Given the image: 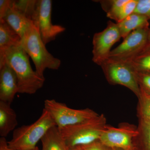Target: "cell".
I'll return each instance as SVG.
<instances>
[{
	"mask_svg": "<svg viewBox=\"0 0 150 150\" xmlns=\"http://www.w3.org/2000/svg\"><path fill=\"white\" fill-rule=\"evenodd\" d=\"M117 24L121 38H123L136 30L149 25V20L146 18L134 13Z\"/></svg>",
	"mask_w": 150,
	"mask_h": 150,
	"instance_id": "cell-16",
	"label": "cell"
},
{
	"mask_svg": "<svg viewBox=\"0 0 150 150\" xmlns=\"http://www.w3.org/2000/svg\"><path fill=\"white\" fill-rule=\"evenodd\" d=\"M18 91L15 73L7 64L4 63L0 66V101L11 104Z\"/></svg>",
	"mask_w": 150,
	"mask_h": 150,
	"instance_id": "cell-11",
	"label": "cell"
},
{
	"mask_svg": "<svg viewBox=\"0 0 150 150\" xmlns=\"http://www.w3.org/2000/svg\"><path fill=\"white\" fill-rule=\"evenodd\" d=\"M56 126L51 115L43 109L39 118L34 123L15 129L9 146L16 150H26L36 147L50 128Z\"/></svg>",
	"mask_w": 150,
	"mask_h": 150,
	"instance_id": "cell-3",
	"label": "cell"
},
{
	"mask_svg": "<svg viewBox=\"0 0 150 150\" xmlns=\"http://www.w3.org/2000/svg\"><path fill=\"white\" fill-rule=\"evenodd\" d=\"M128 0H104L99 1L103 9L107 14L110 13L126 4Z\"/></svg>",
	"mask_w": 150,
	"mask_h": 150,
	"instance_id": "cell-22",
	"label": "cell"
},
{
	"mask_svg": "<svg viewBox=\"0 0 150 150\" xmlns=\"http://www.w3.org/2000/svg\"><path fill=\"white\" fill-rule=\"evenodd\" d=\"M81 146L83 150H112V148L105 145L100 140Z\"/></svg>",
	"mask_w": 150,
	"mask_h": 150,
	"instance_id": "cell-25",
	"label": "cell"
},
{
	"mask_svg": "<svg viewBox=\"0 0 150 150\" xmlns=\"http://www.w3.org/2000/svg\"><path fill=\"white\" fill-rule=\"evenodd\" d=\"M29 57L20 45L10 48L0 61V66L6 63L15 73L18 93L33 94L43 86L45 82V78L40 76L33 70Z\"/></svg>",
	"mask_w": 150,
	"mask_h": 150,
	"instance_id": "cell-1",
	"label": "cell"
},
{
	"mask_svg": "<svg viewBox=\"0 0 150 150\" xmlns=\"http://www.w3.org/2000/svg\"><path fill=\"white\" fill-rule=\"evenodd\" d=\"M13 2V0H0V19L4 18L12 6Z\"/></svg>",
	"mask_w": 150,
	"mask_h": 150,
	"instance_id": "cell-26",
	"label": "cell"
},
{
	"mask_svg": "<svg viewBox=\"0 0 150 150\" xmlns=\"http://www.w3.org/2000/svg\"><path fill=\"white\" fill-rule=\"evenodd\" d=\"M147 92L148 93H149V94L150 95V92Z\"/></svg>",
	"mask_w": 150,
	"mask_h": 150,
	"instance_id": "cell-32",
	"label": "cell"
},
{
	"mask_svg": "<svg viewBox=\"0 0 150 150\" xmlns=\"http://www.w3.org/2000/svg\"><path fill=\"white\" fill-rule=\"evenodd\" d=\"M51 115L59 129L71 126L90 120L99 114L90 108L75 109L55 99H46L44 108Z\"/></svg>",
	"mask_w": 150,
	"mask_h": 150,
	"instance_id": "cell-5",
	"label": "cell"
},
{
	"mask_svg": "<svg viewBox=\"0 0 150 150\" xmlns=\"http://www.w3.org/2000/svg\"><path fill=\"white\" fill-rule=\"evenodd\" d=\"M2 19L21 38L32 23L31 20L16 9L13 5Z\"/></svg>",
	"mask_w": 150,
	"mask_h": 150,
	"instance_id": "cell-14",
	"label": "cell"
},
{
	"mask_svg": "<svg viewBox=\"0 0 150 150\" xmlns=\"http://www.w3.org/2000/svg\"><path fill=\"white\" fill-rule=\"evenodd\" d=\"M37 3L38 0H17L13 1V6L16 9L31 21L36 10Z\"/></svg>",
	"mask_w": 150,
	"mask_h": 150,
	"instance_id": "cell-21",
	"label": "cell"
},
{
	"mask_svg": "<svg viewBox=\"0 0 150 150\" xmlns=\"http://www.w3.org/2000/svg\"><path fill=\"white\" fill-rule=\"evenodd\" d=\"M0 150H16L10 147L6 138L1 137L0 139Z\"/></svg>",
	"mask_w": 150,
	"mask_h": 150,
	"instance_id": "cell-27",
	"label": "cell"
},
{
	"mask_svg": "<svg viewBox=\"0 0 150 150\" xmlns=\"http://www.w3.org/2000/svg\"><path fill=\"white\" fill-rule=\"evenodd\" d=\"M106 126V118L101 114L88 121L59 129L67 146L73 147L100 140Z\"/></svg>",
	"mask_w": 150,
	"mask_h": 150,
	"instance_id": "cell-4",
	"label": "cell"
},
{
	"mask_svg": "<svg viewBox=\"0 0 150 150\" xmlns=\"http://www.w3.org/2000/svg\"><path fill=\"white\" fill-rule=\"evenodd\" d=\"M138 135L136 139L138 150H150V122L138 118Z\"/></svg>",
	"mask_w": 150,
	"mask_h": 150,
	"instance_id": "cell-18",
	"label": "cell"
},
{
	"mask_svg": "<svg viewBox=\"0 0 150 150\" xmlns=\"http://www.w3.org/2000/svg\"><path fill=\"white\" fill-rule=\"evenodd\" d=\"M112 150H123L121 149H118V148H112Z\"/></svg>",
	"mask_w": 150,
	"mask_h": 150,
	"instance_id": "cell-31",
	"label": "cell"
},
{
	"mask_svg": "<svg viewBox=\"0 0 150 150\" xmlns=\"http://www.w3.org/2000/svg\"><path fill=\"white\" fill-rule=\"evenodd\" d=\"M148 40H149V43L150 45V27L149 29V35H148Z\"/></svg>",
	"mask_w": 150,
	"mask_h": 150,
	"instance_id": "cell-29",
	"label": "cell"
},
{
	"mask_svg": "<svg viewBox=\"0 0 150 150\" xmlns=\"http://www.w3.org/2000/svg\"><path fill=\"white\" fill-rule=\"evenodd\" d=\"M68 150H83L81 146H75L73 147H68Z\"/></svg>",
	"mask_w": 150,
	"mask_h": 150,
	"instance_id": "cell-28",
	"label": "cell"
},
{
	"mask_svg": "<svg viewBox=\"0 0 150 150\" xmlns=\"http://www.w3.org/2000/svg\"><path fill=\"white\" fill-rule=\"evenodd\" d=\"M121 38L117 23L108 21L107 27L101 32L95 33L93 38L92 61L101 66L109 59L111 48Z\"/></svg>",
	"mask_w": 150,
	"mask_h": 150,
	"instance_id": "cell-10",
	"label": "cell"
},
{
	"mask_svg": "<svg viewBox=\"0 0 150 150\" xmlns=\"http://www.w3.org/2000/svg\"><path fill=\"white\" fill-rule=\"evenodd\" d=\"M40 141L42 150H68V147L57 126L50 128Z\"/></svg>",
	"mask_w": 150,
	"mask_h": 150,
	"instance_id": "cell-15",
	"label": "cell"
},
{
	"mask_svg": "<svg viewBox=\"0 0 150 150\" xmlns=\"http://www.w3.org/2000/svg\"><path fill=\"white\" fill-rule=\"evenodd\" d=\"M135 71L150 73V45L136 56L125 61Z\"/></svg>",
	"mask_w": 150,
	"mask_h": 150,
	"instance_id": "cell-17",
	"label": "cell"
},
{
	"mask_svg": "<svg viewBox=\"0 0 150 150\" xmlns=\"http://www.w3.org/2000/svg\"><path fill=\"white\" fill-rule=\"evenodd\" d=\"M149 28H141L131 32L121 44L111 50L109 59L125 62L139 54L149 44Z\"/></svg>",
	"mask_w": 150,
	"mask_h": 150,
	"instance_id": "cell-9",
	"label": "cell"
},
{
	"mask_svg": "<svg viewBox=\"0 0 150 150\" xmlns=\"http://www.w3.org/2000/svg\"><path fill=\"white\" fill-rule=\"evenodd\" d=\"M134 13L139 14L150 20V0H138Z\"/></svg>",
	"mask_w": 150,
	"mask_h": 150,
	"instance_id": "cell-23",
	"label": "cell"
},
{
	"mask_svg": "<svg viewBox=\"0 0 150 150\" xmlns=\"http://www.w3.org/2000/svg\"><path fill=\"white\" fill-rule=\"evenodd\" d=\"M52 7L51 0H38L36 10L31 19L45 45L55 40L57 35L66 30L62 25L52 23Z\"/></svg>",
	"mask_w": 150,
	"mask_h": 150,
	"instance_id": "cell-7",
	"label": "cell"
},
{
	"mask_svg": "<svg viewBox=\"0 0 150 150\" xmlns=\"http://www.w3.org/2000/svg\"><path fill=\"white\" fill-rule=\"evenodd\" d=\"M134 72L140 87L150 92V73Z\"/></svg>",
	"mask_w": 150,
	"mask_h": 150,
	"instance_id": "cell-24",
	"label": "cell"
},
{
	"mask_svg": "<svg viewBox=\"0 0 150 150\" xmlns=\"http://www.w3.org/2000/svg\"><path fill=\"white\" fill-rule=\"evenodd\" d=\"M21 40V36L3 19H0V61L10 48L20 46Z\"/></svg>",
	"mask_w": 150,
	"mask_h": 150,
	"instance_id": "cell-12",
	"label": "cell"
},
{
	"mask_svg": "<svg viewBox=\"0 0 150 150\" xmlns=\"http://www.w3.org/2000/svg\"><path fill=\"white\" fill-rule=\"evenodd\" d=\"M26 150H39L38 148L37 147V146L35 148H33V149H30Z\"/></svg>",
	"mask_w": 150,
	"mask_h": 150,
	"instance_id": "cell-30",
	"label": "cell"
},
{
	"mask_svg": "<svg viewBox=\"0 0 150 150\" xmlns=\"http://www.w3.org/2000/svg\"><path fill=\"white\" fill-rule=\"evenodd\" d=\"M11 104L0 101V136L6 138L18 125L16 112Z\"/></svg>",
	"mask_w": 150,
	"mask_h": 150,
	"instance_id": "cell-13",
	"label": "cell"
},
{
	"mask_svg": "<svg viewBox=\"0 0 150 150\" xmlns=\"http://www.w3.org/2000/svg\"><path fill=\"white\" fill-rule=\"evenodd\" d=\"M105 77L110 84L124 86L139 97L140 88L135 72L126 62L108 59L100 66Z\"/></svg>",
	"mask_w": 150,
	"mask_h": 150,
	"instance_id": "cell-6",
	"label": "cell"
},
{
	"mask_svg": "<svg viewBox=\"0 0 150 150\" xmlns=\"http://www.w3.org/2000/svg\"><path fill=\"white\" fill-rule=\"evenodd\" d=\"M137 135V126L130 123H120L118 127L107 125L100 140L110 148L138 150L136 143Z\"/></svg>",
	"mask_w": 150,
	"mask_h": 150,
	"instance_id": "cell-8",
	"label": "cell"
},
{
	"mask_svg": "<svg viewBox=\"0 0 150 150\" xmlns=\"http://www.w3.org/2000/svg\"><path fill=\"white\" fill-rule=\"evenodd\" d=\"M140 88V94L138 98L137 116L150 122V95L144 89Z\"/></svg>",
	"mask_w": 150,
	"mask_h": 150,
	"instance_id": "cell-20",
	"label": "cell"
},
{
	"mask_svg": "<svg viewBox=\"0 0 150 150\" xmlns=\"http://www.w3.org/2000/svg\"><path fill=\"white\" fill-rule=\"evenodd\" d=\"M21 46L32 59L35 71L44 77L43 73L46 69L58 70L61 64L60 59L55 58L46 49L40 33L33 22L21 38Z\"/></svg>",
	"mask_w": 150,
	"mask_h": 150,
	"instance_id": "cell-2",
	"label": "cell"
},
{
	"mask_svg": "<svg viewBox=\"0 0 150 150\" xmlns=\"http://www.w3.org/2000/svg\"><path fill=\"white\" fill-rule=\"evenodd\" d=\"M138 1V0H128L123 5L106 14L107 16L118 23L134 12Z\"/></svg>",
	"mask_w": 150,
	"mask_h": 150,
	"instance_id": "cell-19",
	"label": "cell"
}]
</instances>
